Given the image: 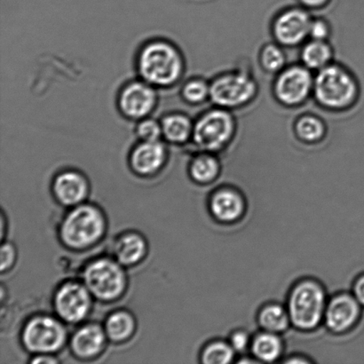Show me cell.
Listing matches in <instances>:
<instances>
[{
    "mask_svg": "<svg viewBox=\"0 0 364 364\" xmlns=\"http://www.w3.org/2000/svg\"><path fill=\"white\" fill-rule=\"evenodd\" d=\"M91 305V292L85 284L68 282L56 292V313L66 323H77L83 321L90 311Z\"/></svg>",
    "mask_w": 364,
    "mask_h": 364,
    "instance_id": "obj_10",
    "label": "cell"
},
{
    "mask_svg": "<svg viewBox=\"0 0 364 364\" xmlns=\"http://www.w3.org/2000/svg\"><path fill=\"white\" fill-rule=\"evenodd\" d=\"M329 24L323 19H314L309 28V36L314 41H326L330 35Z\"/></svg>",
    "mask_w": 364,
    "mask_h": 364,
    "instance_id": "obj_30",
    "label": "cell"
},
{
    "mask_svg": "<svg viewBox=\"0 0 364 364\" xmlns=\"http://www.w3.org/2000/svg\"><path fill=\"white\" fill-rule=\"evenodd\" d=\"M181 96L187 102H203L210 97V85L202 78H193L184 85L181 88Z\"/></svg>",
    "mask_w": 364,
    "mask_h": 364,
    "instance_id": "obj_28",
    "label": "cell"
},
{
    "mask_svg": "<svg viewBox=\"0 0 364 364\" xmlns=\"http://www.w3.org/2000/svg\"><path fill=\"white\" fill-rule=\"evenodd\" d=\"M361 314V304L355 296L341 294L331 299L326 306V326L335 333H341L355 326Z\"/></svg>",
    "mask_w": 364,
    "mask_h": 364,
    "instance_id": "obj_13",
    "label": "cell"
},
{
    "mask_svg": "<svg viewBox=\"0 0 364 364\" xmlns=\"http://www.w3.org/2000/svg\"><path fill=\"white\" fill-rule=\"evenodd\" d=\"M158 94L147 82L132 81L121 89L117 97L120 112L131 119H144L156 108Z\"/></svg>",
    "mask_w": 364,
    "mask_h": 364,
    "instance_id": "obj_11",
    "label": "cell"
},
{
    "mask_svg": "<svg viewBox=\"0 0 364 364\" xmlns=\"http://www.w3.org/2000/svg\"><path fill=\"white\" fill-rule=\"evenodd\" d=\"M84 280L91 294L102 301H112L120 297L127 284L126 274L121 264L106 258L88 264Z\"/></svg>",
    "mask_w": 364,
    "mask_h": 364,
    "instance_id": "obj_5",
    "label": "cell"
},
{
    "mask_svg": "<svg viewBox=\"0 0 364 364\" xmlns=\"http://www.w3.org/2000/svg\"><path fill=\"white\" fill-rule=\"evenodd\" d=\"M314 80L309 68L294 65L279 74L274 82V92L278 101L287 106L299 105L313 92Z\"/></svg>",
    "mask_w": 364,
    "mask_h": 364,
    "instance_id": "obj_9",
    "label": "cell"
},
{
    "mask_svg": "<svg viewBox=\"0 0 364 364\" xmlns=\"http://www.w3.org/2000/svg\"><path fill=\"white\" fill-rule=\"evenodd\" d=\"M312 20L310 14L304 9H291L284 11L274 21V38L284 46L301 44L309 36Z\"/></svg>",
    "mask_w": 364,
    "mask_h": 364,
    "instance_id": "obj_12",
    "label": "cell"
},
{
    "mask_svg": "<svg viewBox=\"0 0 364 364\" xmlns=\"http://www.w3.org/2000/svg\"><path fill=\"white\" fill-rule=\"evenodd\" d=\"M105 230V220L100 210L82 205L67 214L60 228V237L70 247L82 249L98 242Z\"/></svg>",
    "mask_w": 364,
    "mask_h": 364,
    "instance_id": "obj_3",
    "label": "cell"
},
{
    "mask_svg": "<svg viewBox=\"0 0 364 364\" xmlns=\"http://www.w3.org/2000/svg\"><path fill=\"white\" fill-rule=\"evenodd\" d=\"M106 331L98 324H87L73 335L71 347L74 354L80 358H92L105 348Z\"/></svg>",
    "mask_w": 364,
    "mask_h": 364,
    "instance_id": "obj_16",
    "label": "cell"
},
{
    "mask_svg": "<svg viewBox=\"0 0 364 364\" xmlns=\"http://www.w3.org/2000/svg\"><path fill=\"white\" fill-rule=\"evenodd\" d=\"M333 55V49L326 41L312 39L303 48L301 60L309 70H320L329 65Z\"/></svg>",
    "mask_w": 364,
    "mask_h": 364,
    "instance_id": "obj_20",
    "label": "cell"
},
{
    "mask_svg": "<svg viewBox=\"0 0 364 364\" xmlns=\"http://www.w3.org/2000/svg\"><path fill=\"white\" fill-rule=\"evenodd\" d=\"M260 63L267 73H277L283 70L287 57L279 46L269 44L264 46L260 53Z\"/></svg>",
    "mask_w": 364,
    "mask_h": 364,
    "instance_id": "obj_27",
    "label": "cell"
},
{
    "mask_svg": "<svg viewBox=\"0 0 364 364\" xmlns=\"http://www.w3.org/2000/svg\"><path fill=\"white\" fill-rule=\"evenodd\" d=\"M166 156V146L161 141H141L131 152V166L135 173L149 176L162 168Z\"/></svg>",
    "mask_w": 364,
    "mask_h": 364,
    "instance_id": "obj_14",
    "label": "cell"
},
{
    "mask_svg": "<svg viewBox=\"0 0 364 364\" xmlns=\"http://www.w3.org/2000/svg\"><path fill=\"white\" fill-rule=\"evenodd\" d=\"M354 296L360 304L364 306V274L355 282Z\"/></svg>",
    "mask_w": 364,
    "mask_h": 364,
    "instance_id": "obj_33",
    "label": "cell"
},
{
    "mask_svg": "<svg viewBox=\"0 0 364 364\" xmlns=\"http://www.w3.org/2000/svg\"><path fill=\"white\" fill-rule=\"evenodd\" d=\"M295 132L301 141L313 144L320 141L326 133V127L318 117L303 116L295 124Z\"/></svg>",
    "mask_w": 364,
    "mask_h": 364,
    "instance_id": "obj_25",
    "label": "cell"
},
{
    "mask_svg": "<svg viewBox=\"0 0 364 364\" xmlns=\"http://www.w3.org/2000/svg\"><path fill=\"white\" fill-rule=\"evenodd\" d=\"M241 196L232 191L224 189L217 192L210 201V210L214 217L223 223H233L244 212Z\"/></svg>",
    "mask_w": 364,
    "mask_h": 364,
    "instance_id": "obj_17",
    "label": "cell"
},
{
    "mask_svg": "<svg viewBox=\"0 0 364 364\" xmlns=\"http://www.w3.org/2000/svg\"><path fill=\"white\" fill-rule=\"evenodd\" d=\"M145 253L144 239L136 233L121 235L114 244V255L121 265H134L144 258Z\"/></svg>",
    "mask_w": 364,
    "mask_h": 364,
    "instance_id": "obj_18",
    "label": "cell"
},
{
    "mask_svg": "<svg viewBox=\"0 0 364 364\" xmlns=\"http://www.w3.org/2000/svg\"><path fill=\"white\" fill-rule=\"evenodd\" d=\"M303 5L310 9H317L324 5L327 2V0H299Z\"/></svg>",
    "mask_w": 364,
    "mask_h": 364,
    "instance_id": "obj_34",
    "label": "cell"
},
{
    "mask_svg": "<svg viewBox=\"0 0 364 364\" xmlns=\"http://www.w3.org/2000/svg\"><path fill=\"white\" fill-rule=\"evenodd\" d=\"M260 326L265 331L272 333H279L287 329L291 323L288 310L279 305H269L265 306L259 314Z\"/></svg>",
    "mask_w": 364,
    "mask_h": 364,
    "instance_id": "obj_23",
    "label": "cell"
},
{
    "mask_svg": "<svg viewBox=\"0 0 364 364\" xmlns=\"http://www.w3.org/2000/svg\"><path fill=\"white\" fill-rule=\"evenodd\" d=\"M235 350L230 344L218 341L207 346L202 360L206 364H228L233 361Z\"/></svg>",
    "mask_w": 364,
    "mask_h": 364,
    "instance_id": "obj_26",
    "label": "cell"
},
{
    "mask_svg": "<svg viewBox=\"0 0 364 364\" xmlns=\"http://www.w3.org/2000/svg\"><path fill=\"white\" fill-rule=\"evenodd\" d=\"M67 333L63 324L48 316H35L25 326L23 342L28 351L46 355L58 351L65 343Z\"/></svg>",
    "mask_w": 364,
    "mask_h": 364,
    "instance_id": "obj_8",
    "label": "cell"
},
{
    "mask_svg": "<svg viewBox=\"0 0 364 364\" xmlns=\"http://www.w3.org/2000/svg\"><path fill=\"white\" fill-rule=\"evenodd\" d=\"M135 134L142 141H159L163 134L161 124L154 119L141 120L137 124Z\"/></svg>",
    "mask_w": 364,
    "mask_h": 364,
    "instance_id": "obj_29",
    "label": "cell"
},
{
    "mask_svg": "<svg viewBox=\"0 0 364 364\" xmlns=\"http://www.w3.org/2000/svg\"><path fill=\"white\" fill-rule=\"evenodd\" d=\"M16 260V251L10 244H4L1 248V271L5 272L12 267Z\"/></svg>",
    "mask_w": 364,
    "mask_h": 364,
    "instance_id": "obj_31",
    "label": "cell"
},
{
    "mask_svg": "<svg viewBox=\"0 0 364 364\" xmlns=\"http://www.w3.org/2000/svg\"><path fill=\"white\" fill-rule=\"evenodd\" d=\"M360 91L361 87L355 77L336 64L318 70L314 80V95L327 109H341L354 105Z\"/></svg>",
    "mask_w": 364,
    "mask_h": 364,
    "instance_id": "obj_2",
    "label": "cell"
},
{
    "mask_svg": "<svg viewBox=\"0 0 364 364\" xmlns=\"http://www.w3.org/2000/svg\"><path fill=\"white\" fill-rule=\"evenodd\" d=\"M137 70L145 82L160 88L173 85L182 76L184 60L168 41H153L138 53Z\"/></svg>",
    "mask_w": 364,
    "mask_h": 364,
    "instance_id": "obj_1",
    "label": "cell"
},
{
    "mask_svg": "<svg viewBox=\"0 0 364 364\" xmlns=\"http://www.w3.org/2000/svg\"><path fill=\"white\" fill-rule=\"evenodd\" d=\"M134 328V319L129 313L117 311L113 313L107 319L105 331L110 340L121 342L132 336Z\"/></svg>",
    "mask_w": 364,
    "mask_h": 364,
    "instance_id": "obj_22",
    "label": "cell"
},
{
    "mask_svg": "<svg viewBox=\"0 0 364 364\" xmlns=\"http://www.w3.org/2000/svg\"><path fill=\"white\" fill-rule=\"evenodd\" d=\"M32 363L38 364V363H58L56 359H53L51 358H49V356H38V358H35Z\"/></svg>",
    "mask_w": 364,
    "mask_h": 364,
    "instance_id": "obj_35",
    "label": "cell"
},
{
    "mask_svg": "<svg viewBox=\"0 0 364 364\" xmlns=\"http://www.w3.org/2000/svg\"><path fill=\"white\" fill-rule=\"evenodd\" d=\"M283 345L277 333H260L253 340L252 351L253 355L260 362L273 363L280 358Z\"/></svg>",
    "mask_w": 364,
    "mask_h": 364,
    "instance_id": "obj_21",
    "label": "cell"
},
{
    "mask_svg": "<svg viewBox=\"0 0 364 364\" xmlns=\"http://www.w3.org/2000/svg\"><path fill=\"white\" fill-rule=\"evenodd\" d=\"M162 130L164 136L170 144H185L192 136L194 124L187 115L182 113L168 114L163 117Z\"/></svg>",
    "mask_w": 364,
    "mask_h": 364,
    "instance_id": "obj_19",
    "label": "cell"
},
{
    "mask_svg": "<svg viewBox=\"0 0 364 364\" xmlns=\"http://www.w3.org/2000/svg\"><path fill=\"white\" fill-rule=\"evenodd\" d=\"M219 172V161L210 154L196 156L191 165V177L200 183L212 181L215 179Z\"/></svg>",
    "mask_w": 364,
    "mask_h": 364,
    "instance_id": "obj_24",
    "label": "cell"
},
{
    "mask_svg": "<svg viewBox=\"0 0 364 364\" xmlns=\"http://www.w3.org/2000/svg\"><path fill=\"white\" fill-rule=\"evenodd\" d=\"M53 192L63 205H77L87 198V181L83 174L76 171H65L59 173L53 181Z\"/></svg>",
    "mask_w": 364,
    "mask_h": 364,
    "instance_id": "obj_15",
    "label": "cell"
},
{
    "mask_svg": "<svg viewBox=\"0 0 364 364\" xmlns=\"http://www.w3.org/2000/svg\"><path fill=\"white\" fill-rule=\"evenodd\" d=\"M326 306L323 289L315 282H302L294 287L289 299L291 323L298 329L312 330L323 319Z\"/></svg>",
    "mask_w": 364,
    "mask_h": 364,
    "instance_id": "obj_4",
    "label": "cell"
},
{
    "mask_svg": "<svg viewBox=\"0 0 364 364\" xmlns=\"http://www.w3.org/2000/svg\"><path fill=\"white\" fill-rule=\"evenodd\" d=\"M235 129V119L230 112L223 108L210 109L194 124L193 141L201 151H218L230 141Z\"/></svg>",
    "mask_w": 364,
    "mask_h": 364,
    "instance_id": "obj_6",
    "label": "cell"
},
{
    "mask_svg": "<svg viewBox=\"0 0 364 364\" xmlns=\"http://www.w3.org/2000/svg\"><path fill=\"white\" fill-rule=\"evenodd\" d=\"M256 92V81L242 70L220 75L210 85V99L223 109L245 105L255 97Z\"/></svg>",
    "mask_w": 364,
    "mask_h": 364,
    "instance_id": "obj_7",
    "label": "cell"
},
{
    "mask_svg": "<svg viewBox=\"0 0 364 364\" xmlns=\"http://www.w3.org/2000/svg\"><path fill=\"white\" fill-rule=\"evenodd\" d=\"M250 338L248 334L245 331H237L230 338V345L235 351H244L248 348Z\"/></svg>",
    "mask_w": 364,
    "mask_h": 364,
    "instance_id": "obj_32",
    "label": "cell"
}]
</instances>
